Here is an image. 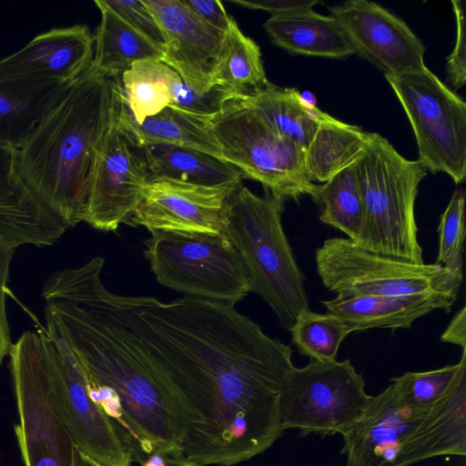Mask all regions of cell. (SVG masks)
Returning <instances> with one entry per match:
<instances>
[{
  "mask_svg": "<svg viewBox=\"0 0 466 466\" xmlns=\"http://www.w3.org/2000/svg\"><path fill=\"white\" fill-rule=\"evenodd\" d=\"M107 298L171 380L187 422V459L232 466L281 436L279 398L294 367L289 346L233 304L187 296L162 302L109 290Z\"/></svg>",
  "mask_w": 466,
  "mask_h": 466,
  "instance_id": "obj_1",
  "label": "cell"
},
{
  "mask_svg": "<svg viewBox=\"0 0 466 466\" xmlns=\"http://www.w3.org/2000/svg\"><path fill=\"white\" fill-rule=\"evenodd\" d=\"M96 257L48 277L42 289L46 329L65 340L90 395L141 463L154 453L183 455L187 422L162 365L112 309Z\"/></svg>",
  "mask_w": 466,
  "mask_h": 466,
  "instance_id": "obj_2",
  "label": "cell"
},
{
  "mask_svg": "<svg viewBox=\"0 0 466 466\" xmlns=\"http://www.w3.org/2000/svg\"><path fill=\"white\" fill-rule=\"evenodd\" d=\"M121 101L117 77L89 67L11 150L15 176L68 228L85 219L96 157Z\"/></svg>",
  "mask_w": 466,
  "mask_h": 466,
  "instance_id": "obj_3",
  "label": "cell"
},
{
  "mask_svg": "<svg viewBox=\"0 0 466 466\" xmlns=\"http://www.w3.org/2000/svg\"><path fill=\"white\" fill-rule=\"evenodd\" d=\"M284 201L269 193L258 197L241 184L229 202L226 235L244 263L250 291L289 330L299 312L309 307L305 277L281 223Z\"/></svg>",
  "mask_w": 466,
  "mask_h": 466,
  "instance_id": "obj_4",
  "label": "cell"
},
{
  "mask_svg": "<svg viewBox=\"0 0 466 466\" xmlns=\"http://www.w3.org/2000/svg\"><path fill=\"white\" fill-rule=\"evenodd\" d=\"M427 171L420 161L405 158L386 138L373 133L356 162L363 205L356 244L382 256L424 263L415 201Z\"/></svg>",
  "mask_w": 466,
  "mask_h": 466,
  "instance_id": "obj_5",
  "label": "cell"
},
{
  "mask_svg": "<svg viewBox=\"0 0 466 466\" xmlns=\"http://www.w3.org/2000/svg\"><path fill=\"white\" fill-rule=\"evenodd\" d=\"M207 125L223 159L267 193L283 200L315 195L318 184L308 174L305 150L275 131L245 97L228 100Z\"/></svg>",
  "mask_w": 466,
  "mask_h": 466,
  "instance_id": "obj_6",
  "label": "cell"
},
{
  "mask_svg": "<svg viewBox=\"0 0 466 466\" xmlns=\"http://www.w3.org/2000/svg\"><path fill=\"white\" fill-rule=\"evenodd\" d=\"M145 245L152 272L168 289L233 305L250 292L247 269L227 235L155 232Z\"/></svg>",
  "mask_w": 466,
  "mask_h": 466,
  "instance_id": "obj_7",
  "label": "cell"
},
{
  "mask_svg": "<svg viewBox=\"0 0 466 466\" xmlns=\"http://www.w3.org/2000/svg\"><path fill=\"white\" fill-rule=\"evenodd\" d=\"M46 332H24L9 350L18 414L15 433L25 466H73L76 445L53 401Z\"/></svg>",
  "mask_w": 466,
  "mask_h": 466,
  "instance_id": "obj_8",
  "label": "cell"
},
{
  "mask_svg": "<svg viewBox=\"0 0 466 466\" xmlns=\"http://www.w3.org/2000/svg\"><path fill=\"white\" fill-rule=\"evenodd\" d=\"M317 272L338 298L460 291L462 279L433 263H414L369 251L348 238H330L315 251Z\"/></svg>",
  "mask_w": 466,
  "mask_h": 466,
  "instance_id": "obj_9",
  "label": "cell"
},
{
  "mask_svg": "<svg viewBox=\"0 0 466 466\" xmlns=\"http://www.w3.org/2000/svg\"><path fill=\"white\" fill-rule=\"evenodd\" d=\"M410 121L419 158L431 173L466 177V103L427 66L385 76Z\"/></svg>",
  "mask_w": 466,
  "mask_h": 466,
  "instance_id": "obj_10",
  "label": "cell"
},
{
  "mask_svg": "<svg viewBox=\"0 0 466 466\" xmlns=\"http://www.w3.org/2000/svg\"><path fill=\"white\" fill-rule=\"evenodd\" d=\"M371 397L350 360H309L303 368L293 367L281 387L282 429H297L301 435L342 434L360 418Z\"/></svg>",
  "mask_w": 466,
  "mask_h": 466,
  "instance_id": "obj_11",
  "label": "cell"
},
{
  "mask_svg": "<svg viewBox=\"0 0 466 466\" xmlns=\"http://www.w3.org/2000/svg\"><path fill=\"white\" fill-rule=\"evenodd\" d=\"M45 332L53 401L76 447L103 466H131V453L92 399L86 376L67 344L55 332Z\"/></svg>",
  "mask_w": 466,
  "mask_h": 466,
  "instance_id": "obj_12",
  "label": "cell"
},
{
  "mask_svg": "<svg viewBox=\"0 0 466 466\" xmlns=\"http://www.w3.org/2000/svg\"><path fill=\"white\" fill-rule=\"evenodd\" d=\"M148 179L143 147L127 119L122 95L96 157L84 222L101 231H116L128 221Z\"/></svg>",
  "mask_w": 466,
  "mask_h": 466,
  "instance_id": "obj_13",
  "label": "cell"
},
{
  "mask_svg": "<svg viewBox=\"0 0 466 466\" xmlns=\"http://www.w3.org/2000/svg\"><path fill=\"white\" fill-rule=\"evenodd\" d=\"M241 184L203 186L149 178L128 221L151 234L226 235L229 202Z\"/></svg>",
  "mask_w": 466,
  "mask_h": 466,
  "instance_id": "obj_14",
  "label": "cell"
},
{
  "mask_svg": "<svg viewBox=\"0 0 466 466\" xmlns=\"http://www.w3.org/2000/svg\"><path fill=\"white\" fill-rule=\"evenodd\" d=\"M159 25L163 37L161 61L199 93L217 86L226 34L210 25L182 0H142Z\"/></svg>",
  "mask_w": 466,
  "mask_h": 466,
  "instance_id": "obj_15",
  "label": "cell"
},
{
  "mask_svg": "<svg viewBox=\"0 0 466 466\" xmlns=\"http://www.w3.org/2000/svg\"><path fill=\"white\" fill-rule=\"evenodd\" d=\"M355 54L368 60L385 76L424 68L426 47L400 18L367 0H349L330 6Z\"/></svg>",
  "mask_w": 466,
  "mask_h": 466,
  "instance_id": "obj_16",
  "label": "cell"
},
{
  "mask_svg": "<svg viewBox=\"0 0 466 466\" xmlns=\"http://www.w3.org/2000/svg\"><path fill=\"white\" fill-rule=\"evenodd\" d=\"M94 46L86 25L52 28L0 60V82L70 86L90 67Z\"/></svg>",
  "mask_w": 466,
  "mask_h": 466,
  "instance_id": "obj_17",
  "label": "cell"
},
{
  "mask_svg": "<svg viewBox=\"0 0 466 466\" xmlns=\"http://www.w3.org/2000/svg\"><path fill=\"white\" fill-rule=\"evenodd\" d=\"M430 408L404 404L391 384L372 396L360 418L341 434L345 466H395L407 436Z\"/></svg>",
  "mask_w": 466,
  "mask_h": 466,
  "instance_id": "obj_18",
  "label": "cell"
},
{
  "mask_svg": "<svg viewBox=\"0 0 466 466\" xmlns=\"http://www.w3.org/2000/svg\"><path fill=\"white\" fill-rule=\"evenodd\" d=\"M67 228L15 176L11 150L0 147V238L15 248L46 247Z\"/></svg>",
  "mask_w": 466,
  "mask_h": 466,
  "instance_id": "obj_19",
  "label": "cell"
},
{
  "mask_svg": "<svg viewBox=\"0 0 466 466\" xmlns=\"http://www.w3.org/2000/svg\"><path fill=\"white\" fill-rule=\"evenodd\" d=\"M460 291L404 296H358L322 300L328 312L339 317L350 332L370 329H410L435 309L451 311Z\"/></svg>",
  "mask_w": 466,
  "mask_h": 466,
  "instance_id": "obj_20",
  "label": "cell"
},
{
  "mask_svg": "<svg viewBox=\"0 0 466 466\" xmlns=\"http://www.w3.org/2000/svg\"><path fill=\"white\" fill-rule=\"evenodd\" d=\"M466 453V375L451 391L432 405L411 429L395 466Z\"/></svg>",
  "mask_w": 466,
  "mask_h": 466,
  "instance_id": "obj_21",
  "label": "cell"
},
{
  "mask_svg": "<svg viewBox=\"0 0 466 466\" xmlns=\"http://www.w3.org/2000/svg\"><path fill=\"white\" fill-rule=\"evenodd\" d=\"M263 26L272 43L291 55L345 59L355 54L339 22L313 8L271 15Z\"/></svg>",
  "mask_w": 466,
  "mask_h": 466,
  "instance_id": "obj_22",
  "label": "cell"
},
{
  "mask_svg": "<svg viewBox=\"0 0 466 466\" xmlns=\"http://www.w3.org/2000/svg\"><path fill=\"white\" fill-rule=\"evenodd\" d=\"M95 4L100 10L101 20L94 35L92 70L116 78L135 62L162 59L161 48L106 7L102 0H96Z\"/></svg>",
  "mask_w": 466,
  "mask_h": 466,
  "instance_id": "obj_23",
  "label": "cell"
},
{
  "mask_svg": "<svg viewBox=\"0 0 466 466\" xmlns=\"http://www.w3.org/2000/svg\"><path fill=\"white\" fill-rule=\"evenodd\" d=\"M372 136L373 133L320 110L318 127L305 150V165L311 180L324 183L356 162L369 147Z\"/></svg>",
  "mask_w": 466,
  "mask_h": 466,
  "instance_id": "obj_24",
  "label": "cell"
},
{
  "mask_svg": "<svg viewBox=\"0 0 466 466\" xmlns=\"http://www.w3.org/2000/svg\"><path fill=\"white\" fill-rule=\"evenodd\" d=\"M149 178L165 177L203 186L240 183L241 171L230 163L196 149L167 145H141Z\"/></svg>",
  "mask_w": 466,
  "mask_h": 466,
  "instance_id": "obj_25",
  "label": "cell"
},
{
  "mask_svg": "<svg viewBox=\"0 0 466 466\" xmlns=\"http://www.w3.org/2000/svg\"><path fill=\"white\" fill-rule=\"evenodd\" d=\"M68 86L0 82V147H18Z\"/></svg>",
  "mask_w": 466,
  "mask_h": 466,
  "instance_id": "obj_26",
  "label": "cell"
},
{
  "mask_svg": "<svg viewBox=\"0 0 466 466\" xmlns=\"http://www.w3.org/2000/svg\"><path fill=\"white\" fill-rule=\"evenodd\" d=\"M244 97L275 131L306 150L318 127L320 109L307 102L297 89L271 83Z\"/></svg>",
  "mask_w": 466,
  "mask_h": 466,
  "instance_id": "obj_27",
  "label": "cell"
},
{
  "mask_svg": "<svg viewBox=\"0 0 466 466\" xmlns=\"http://www.w3.org/2000/svg\"><path fill=\"white\" fill-rule=\"evenodd\" d=\"M125 112L132 133L140 145L179 146L223 159L220 147L205 120L193 117L168 106L137 125L133 121L126 105Z\"/></svg>",
  "mask_w": 466,
  "mask_h": 466,
  "instance_id": "obj_28",
  "label": "cell"
},
{
  "mask_svg": "<svg viewBox=\"0 0 466 466\" xmlns=\"http://www.w3.org/2000/svg\"><path fill=\"white\" fill-rule=\"evenodd\" d=\"M176 71L158 59L135 62L118 79L124 103L140 125L171 104V80Z\"/></svg>",
  "mask_w": 466,
  "mask_h": 466,
  "instance_id": "obj_29",
  "label": "cell"
},
{
  "mask_svg": "<svg viewBox=\"0 0 466 466\" xmlns=\"http://www.w3.org/2000/svg\"><path fill=\"white\" fill-rule=\"evenodd\" d=\"M356 162L318 185L311 198L318 207L320 222L343 232L354 242L359 238L363 216Z\"/></svg>",
  "mask_w": 466,
  "mask_h": 466,
  "instance_id": "obj_30",
  "label": "cell"
},
{
  "mask_svg": "<svg viewBox=\"0 0 466 466\" xmlns=\"http://www.w3.org/2000/svg\"><path fill=\"white\" fill-rule=\"evenodd\" d=\"M269 84L259 46L241 32L235 21L226 34L217 86H224L238 96L244 97L266 88Z\"/></svg>",
  "mask_w": 466,
  "mask_h": 466,
  "instance_id": "obj_31",
  "label": "cell"
},
{
  "mask_svg": "<svg viewBox=\"0 0 466 466\" xmlns=\"http://www.w3.org/2000/svg\"><path fill=\"white\" fill-rule=\"evenodd\" d=\"M289 331L292 344L301 355L321 362L336 360L340 344L350 333L336 315L309 309L299 312Z\"/></svg>",
  "mask_w": 466,
  "mask_h": 466,
  "instance_id": "obj_32",
  "label": "cell"
},
{
  "mask_svg": "<svg viewBox=\"0 0 466 466\" xmlns=\"http://www.w3.org/2000/svg\"><path fill=\"white\" fill-rule=\"evenodd\" d=\"M464 375L466 351H462L461 360L454 365L429 371H408L400 377L390 379V384L404 404L413 408L428 409L448 394Z\"/></svg>",
  "mask_w": 466,
  "mask_h": 466,
  "instance_id": "obj_33",
  "label": "cell"
},
{
  "mask_svg": "<svg viewBox=\"0 0 466 466\" xmlns=\"http://www.w3.org/2000/svg\"><path fill=\"white\" fill-rule=\"evenodd\" d=\"M439 251L436 264L462 279L463 242L465 238V192L456 189L441 215L438 227Z\"/></svg>",
  "mask_w": 466,
  "mask_h": 466,
  "instance_id": "obj_34",
  "label": "cell"
},
{
  "mask_svg": "<svg viewBox=\"0 0 466 466\" xmlns=\"http://www.w3.org/2000/svg\"><path fill=\"white\" fill-rule=\"evenodd\" d=\"M170 89L169 106L205 121L218 115L228 100L238 96L224 86H215L206 93L197 92L177 72L171 80Z\"/></svg>",
  "mask_w": 466,
  "mask_h": 466,
  "instance_id": "obj_35",
  "label": "cell"
},
{
  "mask_svg": "<svg viewBox=\"0 0 466 466\" xmlns=\"http://www.w3.org/2000/svg\"><path fill=\"white\" fill-rule=\"evenodd\" d=\"M103 4L163 51L159 25L142 0H102Z\"/></svg>",
  "mask_w": 466,
  "mask_h": 466,
  "instance_id": "obj_36",
  "label": "cell"
},
{
  "mask_svg": "<svg viewBox=\"0 0 466 466\" xmlns=\"http://www.w3.org/2000/svg\"><path fill=\"white\" fill-rule=\"evenodd\" d=\"M452 9L456 21V39L454 47L447 57L446 71L449 83L460 89L466 81V22L464 1L452 0Z\"/></svg>",
  "mask_w": 466,
  "mask_h": 466,
  "instance_id": "obj_37",
  "label": "cell"
},
{
  "mask_svg": "<svg viewBox=\"0 0 466 466\" xmlns=\"http://www.w3.org/2000/svg\"><path fill=\"white\" fill-rule=\"evenodd\" d=\"M15 248L0 238V365L12 345L7 318L6 292L10 265Z\"/></svg>",
  "mask_w": 466,
  "mask_h": 466,
  "instance_id": "obj_38",
  "label": "cell"
},
{
  "mask_svg": "<svg viewBox=\"0 0 466 466\" xmlns=\"http://www.w3.org/2000/svg\"><path fill=\"white\" fill-rule=\"evenodd\" d=\"M183 3L210 25L227 33L235 20L228 15L218 0H182Z\"/></svg>",
  "mask_w": 466,
  "mask_h": 466,
  "instance_id": "obj_39",
  "label": "cell"
},
{
  "mask_svg": "<svg viewBox=\"0 0 466 466\" xmlns=\"http://www.w3.org/2000/svg\"><path fill=\"white\" fill-rule=\"evenodd\" d=\"M231 3L250 8L269 12L271 15L313 8L322 2L316 0H229Z\"/></svg>",
  "mask_w": 466,
  "mask_h": 466,
  "instance_id": "obj_40",
  "label": "cell"
},
{
  "mask_svg": "<svg viewBox=\"0 0 466 466\" xmlns=\"http://www.w3.org/2000/svg\"><path fill=\"white\" fill-rule=\"evenodd\" d=\"M441 340L460 346L466 351V308L462 307L452 318L441 336Z\"/></svg>",
  "mask_w": 466,
  "mask_h": 466,
  "instance_id": "obj_41",
  "label": "cell"
},
{
  "mask_svg": "<svg viewBox=\"0 0 466 466\" xmlns=\"http://www.w3.org/2000/svg\"><path fill=\"white\" fill-rule=\"evenodd\" d=\"M73 466H103L91 459L90 457L82 453L76 447L74 454Z\"/></svg>",
  "mask_w": 466,
  "mask_h": 466,
  "instance_id": "obj_42",
  "label": "cell"
},
{
  "mask_svg": "<svg viewBox=\"0 0 466 466\" xmlns=\"http://www.w3.org/2000/svg\"><path fill=\"white\" fill-rule=\"evenodd\" d=\"M168 455L163 453H154L140 463V466H167Z\"/></svg>",
  "mask_w": 466,
  "mask_h": 466,
  "instance_id": "obj_43",
  "label": "cell"
},
{
  "mask_svg": "<svg viewBox=\"0 0 466 466\" xmlns=\"http://www.w3.org/2000/svg\"><path fill=\"white\" fill-rule=\"evenodd\" d=\"M167 466H202L187 459L184 455L168 456Z\"/></svg>",
  "mask_w": 466,
  "mask_h": 466,
  "instance_id": "obj_44",
  "label": "cell"
}]
</instances>
